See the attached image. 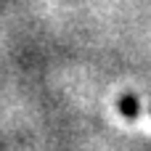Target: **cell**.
<instances>
[{"mask_svg":"<svg viewBox=\"0 0 151 151\" xmlns=\"http://www.w3.org/2000/svg\"><path fill=\"white\" fill-rule=\"evenodd\" d=\"M125 111H130V117H133V111H135V104H133V101H125Z\"/></svg>","mask_w":151,"mask_h":151,"instance_id":"obj_1","label":"cell"}]
</instances>
